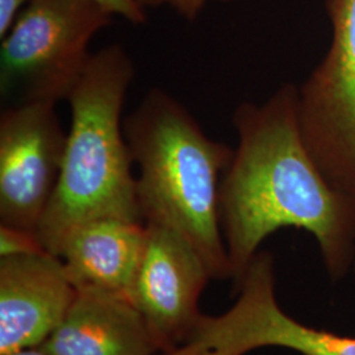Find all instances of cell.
<instances>
[{"instance_id":"cell-1","label":"cell","mask_w":355,"mask_h":355,"mask_svg":"<svg viewBox=\"0 0 355 355\" xmlns=\"http://www.w3.org/2000/svg\"><path fill=\"white\" fill-rule=\"evenodd\" d=\"M233 125L239 145L221 180L220 218L234 283L283 228L312 234L330 279H343L355 263V196L337 189L309 152L297 87L287 83L262 104L242 103Z\"/></svg>"},{"instance_id":"cell-2","label":"cell","mask_w":355,"mask_h":355,"mask_svg":"<svg viewBox=\"0 0 355 355\" xmlns=\"http://www.w3.org/2000/svg\"><path fill=\"white\" fill-rule=\"evenodd\" d=\"M137 167L145 224L171 229L202 257L212 279L233 278L220 218V186L233 157L190 111L162 89H150L124 119Z\"/></svg>"},{"instance_id":"cell-3","label":"cell","mask_w":355,"mask_h":355,"mask_svg":"<svg viewBox=\"0 0 355 355\" xmlns=\"http://www.w3.org/2000/svg\"><path fill=\"white\" fill-rule=\"evenodd\" d=\"M136 69L121 45L91 55L67 102L71 123L64 165L37 229L48 253L57 255L74 229L103 218L142 221L133 158L121 120Z\"/></svg>"},{"instance_id":"cell-4","label":"cell","mask_w":355,"mask_h":355,"mask_svg":"<svg viewBox=\"0 0 355 355\" xmlns=\"http://www.w3.org/2000/svg\"><path fill=\"white\" fill-rule=\"evenodd\" d=\"M112 17L96 0H31L1 40V98L67 101L91 60L89 42Z\"/></svg>"},{"instance_id":"cell-5","label":"cell","mask_w":355,"mask_h":355,"mask_svg":"<svg viewBox=\"0 0 355 355\" xmlns=\"http://www.w3.org/2000/svg\"><path fill=\"white\" fill-rule=\"evenodd\" d=\"M329 51L297 89L305 144L325 177L355 196V0H327Z\"/></svg>"},{"instance_id":"cell-6","label":"cell","mask_w":355,"mask_h":355,"mask_svg":"<svg viewBox=\"0 0 355 355\" xmlns=\"http://www.w3.org/2000/svg\"><path fill=\"white\" fill-rule=\"evenodd\" d=\"M274 282L271 254L258 252L236 283V303L220 316L202 315L186 343L227 355L272 346L302 355H355V337L316 329L288 316L277 302Z\"/></svg>"},{"instance_id":"cell-7","label":"cell","mask_w":355,"mask_h":355,"mask_svg":"<svg viewBox=\"0 0 355 355\" xmlns=\"http://www.w3.org/2000/svg\"><path fill=\"white\" fill-rule=\"evenodd\" d=\"M51 103L0 114V225L37 234L64 165L67 132Z\"/></svg>"},{"instance_id":"cell-8","label":"cell","mask_w":355,"mask_h":355,"mask_svg":"<svg viewBox=\"0 0 355 355\" xmlns=\"http://www.w3.org/2000/svg\"><path fill=\"white\" fill-rule=\"evenodd\" d=\"M145 225L146 243L127 297L161 352H170L189 340L202 318L199 297L212 277L184 237L165 227Z\"/></svg>"},{"instance_id":"cell-9","label":"cell","mask_w":355,"mask_h":355,"mask_svg":"<svg viewBox=\"0 0 355 355\" xmlns=\"http://www.w3.org/2000/svg\"><path fill=\"white\" fill-rule=\"evenodd\" d=\"M76 295L60 257L48 252L0 257V355L41 346Z\"/></svg>"},{"instance_id":"cell-10","label":"cell","mask_w":355,"mask_h":355,"mask_svg":"<svg viewBox=\"0 0 355 355\" xmlns=\"http://www.w3.org/2000/svg\"><path fill=\"white\" fill-rule=\"evenodd\" d=\"M53 355H157L146 321L125 295L76 288L62 322L40 346Z\"/></svg>"},{"instance_id":"cell-11","label":"cell","mask_w":355,"mask_h":355,"mask_svg":"<svg viewBox=\"0 0 355 355\" xmlns=\"http://www.w3.org/2000/svg\"><path fill=\"white\" fill-rule=\"evenodd\" d=\"M145 243V223L103 218L71 230L58 257L76 288L94 287L127 296Z\"/></svg>"},{"instance_id":"cell-12","label":"cell","mask_w":355,"mask_h":355,"mask_svg":"<svg viewBox=\"0 0 355 355\" xmlns=\"http://www.w3.org/2000/svg\"><path fill=\"white\" fill-rule=\"evenodd\" d=\"M46 252L36 233L0 225V257Z\"/></svg>"},{"instance_id":"cell-13","label":"cell","mask_w":355,"mask_h":355,"mask_svg":"<svg viewBox=\"0 0 355 355\" xmlns=\"http://www.w3.org/2000/svg\"><path fill=\"white\" fill-rule=\"evenodd\" d=\"M142 8L146 7H161L168 6L175 10L182 17L193 21L202 12L204 7L212 0H136ZM218 1H229V0H218Z\"/></svg>"},{"instance_id":"cell-14","label":"cell","mask_w":355,"mask_h":355,"mask_svg":"<svg viewBox=\"0 0 355 355\" xmlns=\"http://www.w3.org/2000/svg\"><path fill=\"white\" fill-rule=\"evenodd\" d=\"M112 15L124 17L127 21L140 26L146 21V12L136 0H96Z\"/></svg>"},{"instance_id":"cell-15","label":"cell","mask_w":355,"mask_h":355,"mask_svg":"<svg viewBox=\"0 0 355 355\" xmlns=\"http://www.w3.org/2000/svg\"><path fill=\"white\" fill-rule=\"evenodd\" d=\"M31 0H0V38L6 37L12 29L19 15L23 12V6Z\"/></svg>"},{"instance_id":"cell-16","label":"cell","mask_w":355,"mask_h":355,"mask_svg":"<svg viewBox=\"0 0 355 355\" xmlns=\"http://www.w3.org/2000/svg\"><path fill=\"white\" fill-rule=\"evenodd\" d=\"M162 355H227L221 352H217L214 349H208L204 347L202 345H198L195 343H186L180 346H178L177 349L170 350V352H164Z\"/></svg>"},{"instance_id":"cell-17","label":"cell","mask_w":355,"mask_h":355,"mask_svg":"<svg viewBox=\"0 0 355 355\" xmlns=\"http://www.w3.org/2000/svg\"><path fill=\"white\" fill-rule=\"evenodd\" d=\"M7 355H53L48 352H45L44 349H41L40 346L37 347H29V349H23V350H17Z\"/></svg>"},{"instance_id":"cell-18","label":"cell","mask_w":355,"mask_h":355,"mask_svg":"<svg viewBox=\"0 0 355 355\" xmlns=\"http://www.w3.org/2000/svg\"><path fill=\"white\" fill-rule=\"evenodd\" d=\"M353 268H354V271H355V263H354V266H353Z\"/></svg>"}]
</instances>
